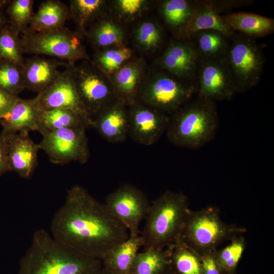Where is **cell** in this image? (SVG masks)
Here are the masks:
<instances>
[{"label":"cell","mask_w":274,"mask_h":274,"mask_svg":"<svg viewBox=\"0 0 274 274\" xmlns=\"http://www.w3.org/2000/svg\"><path fill=\"white\" fill-rule=\"evenodd\" d=\"M51 236L72 251L101 260L116 245L129 237L126 228L105 203L83 186L67 190L64 202L51 221Z\"/></svg>","instance_id":"cell-1"},{"label":"cell","mask_w":274,"mask_h":274,"mask_svg":"<svg viewBox=\"0 0 274 274\" xmlns=\"http://www.w3.org/2000/svg\"><path fill=\"white\" fill-rule=\"evenodd\" d=\"M102 267L100 260L72 251L40 229L20 260L18 274H98Z\"/></svg>","instance_id":"cell-2"},{"label":"cell","mask_w":274,"mask_h":274,"mask_svg":"<svg viewBox=\"0 0 274 274\" xmlns=\"http://www.w3.org/2000/svg\"><path fill=\"white\" fill-rule=\"evenodd\" d=\"M187 197L166 191L150 206L141 236L144 249L167 248L180 241L189 213Z\"/></svg>","instance_id":"cell-3"},{"label":"cell","mask_w":274,"mask_h":274,"mask_svg":"<svg viewBox=\"0 0 274 274\" xmlns=\"http://www.w3.org/2000/svg\"><path fill=\"white\" fill-rule=\"evenodd\" d=\"M218 122L215 102L197 97L172 114L166 136L178 147L198 148L213 139Z\"/></svg>","instance_id":"cell-4"},{"label":"cell","mask_w":274,"mask_h":274,"mask_svg":"<svg viewBox=\"0 0 274 274\" xmlns=\"http://www.w3.org/2000/svg\"><path fill=\"white\" fill-rule=\"evenodd\" d=\"M243 228L224 222L214 207L190 211L180 239L198 255L217 250L223 243L242 235Z\"/></svg>","instance_id":"cell-5"},{"label":"cell","mask_w":274,"mask_h":274,"mask_svg":"<svg viewBox=\"0 0 274 274\" xmlns=\"http://www.w3.org/2000/svg\"><path fill=\"white\" fill-rule=\"evenodd\" d=\"M81 39L75 31L63 26L44 31H27L21 41L24 53L45 55L75 63L91 59Z\"/></svg>","instance_id":"cell-6"},{"label":"cell","mask_w":274,"mask_h":274,"mask_svg":"<svg viewBox=\"0 0 274 274\" xmlns=\"http://www.w3.org/2000/svg\"><path fill=\"white\" fill-rule=\"evenodd\" d=\"M197 91L188 81L179 79L159 70L147 73L139 101L168 115L173 114Z\"/></svg>","instance_id":"cell-7"},{"label":"cell","mask_w":274,"mask_h":274,"mask_svg":"<svg viewBox=\"0 0 274 274\" xmlns=\"http://www.w3.org/2000/svg\"><path fill=\"white\" fill-rule=\"evenodd\" d=\"M225 57L232 74L236 93L246 92L258 84L264 57L255 39L236 33L230 38Z\"/></svg>","instance_id":"cell-8"},{"label":"cell","mask_w":274,"mask_h":274,"mask_svg":"<svg viewBox=\"0 0 274 274\" xmlns=\"http://www.w3.org/2000/svg\"><path fill=\"white\" fill-rule=\"evenodd\" d=\"M73 74L79 97L91 118L119 100L110 76L91 59L75 64Z\"/></svg>","instance_id":"cell-9"},{"label":"cell","mask_w":274,"mask_h":274,"mask_svg":"<svg viewBox=\"0 0 274 274\" xmlns=\"http://www.w3.org/2000/svg\"><path fill=\"white\" fill-rule=\"evenodd\" d=\"M40 133L42 135L40 149L52 163L63 165L72 161L85 163L88 160L89 151L85 129L63 128Z\"/></svg>","instance_id":"cell-10"},{"label":"cell","mask_w":274,"mask_h":274,"mask_svg":"<svg viewBox=\"0 0 274 274\" xmlns=\"http://www.w3.org/2000/svg\"><path fill=\"white\" fill-rule=\"evenodd\" d=\"M105 204L126 228L129 236L140 235V224L145 219L150 206L144 192L131 184H124L108 195Z\"/></svg>","instance_id":"cell-11"},{"label":"cell","mask_w":274,"mask_h":274,"mask_svg":"<svg viewBox=\"0 0 274 274\" xmlns=\"http://www.w3.org/2000/svg\"><path fill=\"white\" fill-rule=\"evenodd\" d=\"M197 97L229 100L236 93L232 72L225 56L201 60L198 68Z\"/></svg>","instance_id":"cell-12"},{"label":"cell","mask_w":274,"mask_h":274,"mask_svg":"<svg viewBox=\"0 0 274 274\" xmlns=\"http://www.w3.org/2000/svg\"><path fill=\"white\" fill-rule=\"evenodd\" d=\"M169 115L140 101L128 106V135L144 146L154 145L166 132Z\"/></svg>","instance_id":"cell-13"},{"label":"cell","mask_w":274,"mask_h":274,"mask_svg":"<svg viewBox=\"0 0 274 274\" xmlns=\"http://www.w3.org/2000/svg\"><path fill=\"white\" fill-rule=\"evenodd\" d=\"M75 64L68 63L49 87L38 93L36 98L41 111L63 108L90 116L82 104L76 87L73 74Z\"/></svg>","instance_id":"cell-14"},{"label":"cell","mask_w":274,"mask_h":274,"mask_svg":"<svg viewBox=\"0 0 274 274\" xmlns=\"http://www.w3.org/2000/svg\"><path fill=\"white\" fill-rule=\"evenodd\" d=\"M199 61L197 51L190 39H176L157 58L156 63L159 70L188 81L196 75Z\"/></svg>","instance_id":"cell-15"},{"label":"cell","mask_w":274,"mask_h":274,"mask_svg":"<svg viewBox=\"0 0 274 274\" xmlns=\"http://www.w3.org/2000/svg\"><path fill=\"white\" fill-rule=\"evenodd\" d=\"M147 64L143 57H133L110 75L118 99L127 106L139 101L147 75Z\"/></svg>","instance_id":"cell-16"},{"label":"cell","mask_w":274,"mask_h":274,"mask_svg":"<svg viewBox=\"0 0 274 274\" xmlns=\"http://www.w3.org/2000/svg\"><path fill=\"white\" fill-rule=\"evenodd\" d=\"M8 134V160L9 171L29 179L38 164L39 144L32 141L28 133Z\"/></svg>","instance_id":"cell-17"},{"label":"cell","mask_w":274,"mask_h":274,"mask_svg":"<svg viewBox=\"0 0 274 274\" xmlns=\"http://www.w3.org/2000/svg\"><path fill=\"white\" fill-rule=\"evenodd\" d=\"M112 143L124 142L128 135V106L120 100L92 118L91 126Z\"/></svg>","instance_id":"cell-18"},{"label":"cell","mask_w":274,"mask_h":274,"mask_svg":"<svg viewBox=\"0 0 274 274\" xmlns=\"http://www.w3.org/2000/svg\"><path fill=\"white\" fill-rule=\"evenodd\" d=\"M68 62L55 58L33 56L24 59L22 71L25 89L38 93L49 87Z\"/></svg>","instance_id":"cell-19"},{"label":"cell","mask_w":274,"mask_h":274,"mask_svg":"<svg viewBox=\"0 0 274 274\" xmlns=\"http://www.w3.org/2000/svg\"><path fill=\"white\" fill-rule=\"evenodd\" d=\"M84 37L95 51L127 45L125 25L110 11L88 27Z\"/></svg>","instance_id":"cell-20"},{"label":"cell","mask_w":274,"mask_h":274,"mask_svg":"<svg viewBox=\"0 0 274 274\" xmlns=\"http://www.w3.org/2000/svg\"><path fill=\"white\" fill-rule=\"evenodd\" d=\"M42 111L37 99L17 97L9 112L0 119L4 133H28L39 130V118Z\"/></svg>","instance_id":"cell-21"},{"label":"cell","mask_w":274,"mask_h":274,"mask_svg":"<svg viewBox=\"0 0 274 274\" xmlns=\"http://www.w3.org/2000/svg\"><path fill=\"white\" fill-rule=\"evenodd\" d=\"M202 30H217L231 38L236 33L222 19L212 1H197L191 17L182 39H190L196 32Z\"/></svg>","instance_id":"cell-22"},{"label":"cell","mask_w":274,"mask_h":274,"mask_svg":"<svg viewBox=\"0 0 274 274\" xmlns=\"http://www.w3.org/2000/svg\"><path fill=\"white\" fill-rule=\"evenodd\" d=\"M141 247L143 241L140 235L129 236L113 248L101 260L102 267L113 274H130Z\"/></svg>","instance_id":"cell-23"},{"label":"cell","mask_w":274,"mask_h":274,"mask_svg":"<svg viewBox=\"0 0 274 274\" xmlns=\"http://www.w3.org/2000/svg\"><path fill=\"white\" fill-rule=\"evenodd\" d=\"M196 3L197 1L190 0H164L159 3L160 16L176 39L182 38Z\"/></svg>","instance_id":"cell-24"},{"label":"cell","mask_w":274,"mask_h":274,"mask_svg":"<svg viewBox=\"0 0 274 274\" xmlns=\"http://www.w3.org/2000/svg\"><path fill=\"white\" fill-rule=\"evenodd\" d=\"M222 19L234 31L256 39L272 34L274 19L251 13L237 12L221 15Z\"/></svg>","instance_id":"cell-25"},{"label":"cell","mask_w":274,"mask_h":274,"mask_svg":"<svg viewBox=\"0 0 274 274\" xmlns=\"http://www.w3.org/2000/svg\"><path fill=\"white\" fill-rule=\"evenodd\" d=\"M69 17L68 6L58 0H46L41 3L34 13L27 31L40 32L60 28Z\"/></svg>","instance_id":"cell-26"},{"label":"cell","mask_w":274,"mask_h":274,"mask_svg":"<svg viewBox=\"0 0 274 274\" xmlns=\"http://www.w3.org/2000/svg\"><path fill=\"white\" fill-rule=\"evenodd\" d=\"M92 118L77 111L63 108L42 111L39 118L40 132L63 128L86 129L91 126Z\"/></svg>","instance_id":"cell-27"},{"label":"cell","mask_w":274,"mask_h":274,"mask_svg":"<svg viewBox=\"0 0 274 274\" xmlns=\"http://www.w3.org/2000/svg\"><path fill=\"white\" fill-rule=\"evenodd\" d=\"M70 17L75 25V31L82 38L88 27L109 11V2L104 0L69 1Z\"/></svg>","instance_id":"cell-28"},{"label":"cell","mask_w":274,"mask_h":274,"mask_svg":"<svg viewBox=\"0 0 274 274\" xmlns=\"http://www.w3.org/2000/svg\"><path fill=\"white\" fill-rule=\"evenodd\" d=\"M132 39L134 45L140 51L145 54L154 53L163 42V27L153 18L142 19L133 30Z\"/></svg>","instance_id":"cell-29"},{"label":"cell","mask_w":274,"mask_h":274,"mask_svg":"<svg viewBox=\"0 0 274 274\" xmlns=\"http://www.w3.org/2000/svg\"><path fill=\"white\" fill-rule=\"evenodd\" d=\"M190 39L194 44L199 60L225 56L230 38L215 30H202L196 32Z\"/></svg>","instance_id":"cell-30"},{"label":"cell","mask_w":274,"mask_h":274,"mask_svg":"<svg viewBox=\"0 0 274 274\" xmlns=\"http://www.w3.org/2000/svg\"><path fill=\"white\" fill-rule=\"evenodd\" d=\"M169 264L167 248L146 249L137 254L130 274H163Z\"/></svg>","instance_id":"cell-31"},{"label":"cell","mask_w":274,"mask_h":274,"mask_svg":"<svg viewBox=\"0 0 274 274\" xmlns=\"http://www.w3.org/2000/svg\"><path fill=\"white\" fill-rule=\"evenodd\" d=\"M133 57V50L126 45L95 51L91 61L98 68L110 76Z\"/></svg>","instance_id":"cell-32"},{"label":"cell","mask_w":274,"mask_h":274,"mask_svg":"<svg viewBox=\"0 0 274 274\" xmlns=\"http://www.w3.org/2000/svg\"><path fill=\"white\" fill-rule=\"evenodd\" d=\"M167 249L170 263L178 274H202L198 255L183 243L179 241Z\"/></svg>","instance_id":"cell-33"},{"label":"cell","mask_w":274,"mask_h":274,"mask_svg":"<svg viewBox=\"0 0 274 274\" xmlns=\"http://www.w3.org/2000/svg\"><path fill=\"white\" fill-rule=\"evenodd\" d=\"M152 1L114 0L109 2L110 12L124 25L141 18L151 8Z\"/></svg>","instance_id":"cell-34"},{"label":"cell","mask_w":274,"mask_h":274,"mask_svg":"<svg viewBox=\"0 0 274 274\" xmlns=\"http://www.w3.org/2000/svg\"><path fill=\"white\" fill-rule=\"evenodd\" d=\"M33 0L11 1L6 13L10 27L19 35L27 30L33 16Z\"/></svg>","instance_id":"cell-35"},{"label":"cell","mask_w":274,"mask_h":274,"mask_svg":"<svg viewBox=\"0 0 274 274\" xmlns=\"http://www.w3.org/2000/svg\"><path fill=\"white\" fill-rule=\"evenodd\" d=\"M19 35L9 24L0 31V59L22 67L25 59Z\"/></svg>","instance_id":"cell-36"},{"label":"cell","mask_w":274,"mask_h":274,"mask_svg":"<svg viewBox=\"0 0 274 274\" xmlns=\"http://www.w3.org/2000/svg\"><path fill=\"white\" fill-rule=\"evenodd\" d=\"M0 89L14 96L25 89L22 66L0 59Z\"/></svg>","instance_id":"cell-37"},{"label":"cell","mask_w":274,"mask_h":274,"mask_svg":"<svg viewBox=\"0 0 274 274\" xmlns=\"http://www.w3.org/2000/svg\"><path fill=\"white\" fill-rule=\"evenodd\" d=\"M224 248L216 250L215 256L221 268L226 271L234 269L241 259L246 247V241L243 235L231 241Z\"/></svg>","instance_id":"cell-38"},{"label":"cell","mask_w":274,"mask_h":274,"mask_svg":"<svg viewBox=\"0 0 274 274\" xmlns=\"http://www.w3.org/2000/svg\"><path fill=\"white\" fill-rule=\"evenodd\" d=\"M216 251L198 255L202 274H222L221 267L216 258Z\"/></svg>","instance_id":"cell-39"},{"label":"cell","mask_w":274,"mask_h":274,"mask_svg":"<svg viewBox=\"0 0 274 274\" xmlns=\"http://www.w3.org/2000/svg\"><path fill=\"white\" fill-rule=\"evenodd\" d=\"M216 11L221 13L231 10L233 8L251 5V0H216L212 1Z\"/></svg>","instance_id":"cell-40"},{"label":"cell","mask_w":274,"mask_h":274,"mask_svg":"<svg viewBox=\"0 0 274 274\" xmlns=\"http://www.w3.org/2000/svg\"><path fill=\"white\" fill-rule=\"evenodd\" d=\"M9 171L8 160V134H0V176Z\"/></svg>","instance_id":"cell-41"},{"label":"cell","mask_w":274,"mask_h":274,"mask_svg":"<svg viewBox=\"0 0 274 274\" xmlns=\"http://www.w3.org/2000/svg\"><path fill=\"white\" fill-rule=\"evenodd\" d=\"M18 97L10 95L0 89V119L9 112Z\"/></svg>","instance_id":"cell-42"},{"label":"cell","mask_w":274,"mask_h":274,"mask_svg":"<svg viewBox=\"0 0 274 274\" xmlns=\"http://www.w3.org/2000/svg\"><path fill=\"white\" fill-rule=\"evenodd\" d=\"M11 1H0V31L7 24H8V19L3 8L7 6Z\"/></svg>","instance_id":"cell-43"},{"label":"cell","mask_w":274,"mask_h":274,"mask_svg":"<svg viewBox=\"0 0 274 274\" xmlns=\"http://www.w3.org/2000/svg\"><path fill=\"white\" fill-rule=\"evenodd\" d=\"M98 274H113L111 273L110 272L108 271L106 269H104L103 267H102V269L99 271Z\"/></svg>","instance_id":"cell-44"},{"label":"cell","mask_w":274,"mask_h":274,"mask_svg":"<svg viewBox=\"0 0 274 274\" xmlns=\"http://www.w3.org/2000/svg\"></svg>","instance_id":"cell-45"}]
</instances>
